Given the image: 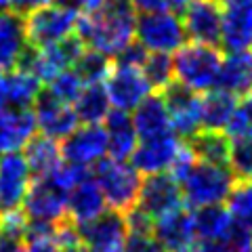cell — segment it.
<instances>
[{
	"label": "cell",
	"mask_w": 252,
	"mask_h": 252,
	"mask_svg": "<svg viewBox=\"0 0 252 252\" xmlns=\"http://www.w3.org/2000/svg\"><path fill=\"white\" fill-rule=\"evenodd\" d=\"M166 101L170 128L181 139H191L202 130V97L198 91L189 89L181 82H172L168 89L162 91Z\"/></svg>",
	"instance_id": "9c48e42d"
},
{
	"label": "cell",
	"mask_w": 252,
	"mask_h": 252,
	"mask_svg": "<svg viewBox=\"0 0 252 252\" xmlns=\"http://www.w3.org/2000/svg\"><path fill=\"white\" fill-rule=\"evenodd\" d=\"M34 114L42 135L57 141L69 137L80 124V118H78L74 105L59 101L49 89L40 91L38 99L34 101Z\"/></svg>",
	"instance_id": "9a60e30c"
},
{
	"label": "cell",
	"mask_w": 252,
	"mask_h": 252,
	"mask_svg": "<svg viewBox=\"0 0 252 252\" xmlns=\"http://www.w3.org/2000/svg\"><path fill=\"white\" fill-rule=\"evenodd\" d=\"M187 30L177 13L156 11L137 17V40L149 53H175L185 44Z\"/></svg>",
	"instance_id": "52a82bcc"
},
{
	"label": "cell",
	"mask_w": 252,
	"mask_h": 252,
	"mask_svg": "<svg viewBox=\"0 0 252 252\" xmlns=\"http://www.w3.org/2000/svg\"><path fill=\"white\" fill-rule=\"evenodd\" d=\"M217 86L235 97L252 93V53L248 49L229 53L223 59Z\"/></svg>",
	"instance_id": "7402d4cb"
},
{
	"label": "cell",
	"mask_w": 252,
	"mask_h": 252,
	"mask_svg": "<svg viewBox=\"0 0 252 252\" xmlns=\"http://www.w3.org/2000/svg\"><path fill=\"white\" fill-rule=\"evenodd\" d=\"M57 2H67V4H74L76 9H80V0H57Z\"/></svg>",
	"instance_id": "b9f144b4"
},
{
	"label": "cell",
	"mask_w": 252,
	"mask_h": 252,
	"mask_svg": "<svg viewBox=\"0 0 252 252\" xmlns=\"http://www.w3.org/2000/svg\"><path fill=\"white\" fill-rule=\"evenodd\" d=\"M51 0H11V9L15 13L23 15V17H28L30 13H34L36 9H40V6L49 4Z\"/></svg>",
	"instance_id": "74e56055"
},
{
	"label": "cell",
	"mask_w": 252,
	"mask_h": 252,
	"mask_svg": "<svg viewBox=\"0 0 252 252\" xmlns=\"http://www.w3.org/2000/svg\"><path fill=\"white\" fill-rule=\"evenodd\" d=\"M23 156H26L30 168L36 177L49 175L63 162V154L61 147L57 145V139H51L46 135L32 137L30 143L23 147Z\"/></svg>",
	"instance_id": "484cf974"
},
{
	"label": "cell",
	"mask_w": 252,
	"mask_h": 252,
	"mask_svg": "<svg viewBox=\"0 0 252 252\" xmlns=\"http://www.w3.org/2000/svg\"><path fill=\"white\" fill-rule=\"evenodd\" d=\"M130 2L141 13H156V11L183 13L191 0H130Z\"/></svg>",
	"instance_id": "e575fe53"
},
{
	"label": "cell",
	"mask_w": 252,
	"mask_h": 252,
	"mask_svg": "<svg viewBox=\"0 0 252 252\" xmlns=\"http://www.w3.org/2000/svg\"><path fill=\"white\" fill-rule=\"evenodd\" d=\"M193 223H195V233H198V242H215L231 229L233 217L220 204H215V206L195 208Z\"/></svg>",
	"instance_id": "f1b7e54d"
},
{
	"label": "cell",
	"mask_w": 252,
	"mask_h": 252,
	"mask_svg": "<svg viewBox=\"0 0 252 252\" xmlns=\"http://www.w3.org/2000/svg\"><path fill=\"white\" fill-rule=\"evenodd\" d=\"M170 172L179 181L185 204L191 208L223 204L229 198L231 189L235 185V177L229 168L198 160L191 154L189 145L181 154Z\"/></svg>",
	"instance_id": "7a4b0ae2"
},
{
	"label": "cell",
	"mask_w": 252,
	"mask_h": 252,
	"mask_svg": "<svg viewBox=\"0 0 252 252\" xmlns=\"http://www.w3.org/2000/svg\"><path fill=\"white\" fill-rule=\"evenodd\" d=\"M189 149L198 160L217 164V166H229L231 160V141L227 132L220 130H200L198 135L189 139Z\"/></svg>",
	"instance_id": "d4e9b609"
},
{
	"label": "cell",
	"mask_w": 252,
	"mask_h": 252,
	"mask_svg": "<svg viewBox=\"0 0 252 252\" xmlns=\"http://www.w3.org/2000/svg\"><path fill=\"white\" fill-rule=\"evenodd\" d=\"M132 122L141 139L170 130V116L162 93H152L132 109Z\"/></svg>",
	"instance_id": "603a6c76"
},
{
	"label": "cell",
	"mask_w": 252,
	"mask_h": 252,
	"mask_svg": "<svg viewBox=\"0 0 252 252\" xmlns=\"http://www.w3.org/2000/svg\"><path fill=\"white\" fill-rule=\"evenodd\" d=\"M28 46L26 17L15 11H0V69L17 67Z\"/></svg>",
	"instance_id": "ffe728a7"
},
{
	"label": "cell",
	"mask_w": 252,
	"mask_h": 252,
	"mask_svg": "<svg viewBox=\"0 0 252 252\" xmlns=\"http://www.w3.org/2000/svg\"><path fill=\"white\" fill-rule=\"evenodd\" d=\"M187 36L193 42L217 46L223 32V0H191L183 11Z\"/></svg>",
	"instance_id": "2e32d148"
},
{
	"label": "cell",
	"mask_w": 252,
	"mask_h": 252,
	"mask_svg": "<svg viewBox=\"0 0 252 252\" xmlns=\"http://www.w3.org/2000/svg\"><path fill=\"white\" fill-rule=\"evenodd\" d=\"M93 177L99 183L107 206L112 210L126 215L137 206L143 181H141V172L132 164H126V160H116V158H109V160L103 158L99 164H94Z\"/></svg>",
	"instance_id": "3957f363"
},
{
	"label": "cell",
	"mask_w": 252,
	"mask_h": 252,
	"mask_svg": "<svg viewBox=\"0 0 252 252\" xmlns=\"http://www.w3.org/2000/svg\"><path fill=\"white\" fill-rule=\"evenodd\" d=\"M89 252H124L128 240L126 215L107 208L103 215L86 225H78Z\"/></svg>",
	"instance_id": "4fadbf2b"
},
{
	"label": "cell",
	"mask_w": 252,
	"mask_h": 252,
	"mask_svg": "<svg viewBox=\"0 0 252 252\" xmlns=\"http://www.w3.org/2000/svg\"><path fill=\"white\" fill-rule=\"evenodd\" d=\"M107 200L103 191H101L99 183L94 181L91 172L78 181V183L69 189L67 198V217L74 220L76 225H86L101 217L107 210Z\"/></svg>",
	"instance_id": "d6986e66"
},
{
	"label": "cell",
	"mask_w": 252,
	"mask_h": 252,
	"mask_svg": "<svg viewBox=\"0 0 252 252\" xmlns=\"http://www.w3.org/2000/svg\"><path fill=\"white\" fill-rule=\"evenodd\" d=\"M61 154H63V160L74 164V166L89 168L99 164L105 158V154H109L105 126L101 124L78 126L72 135L63 139Z\"/></svg>",
	"instance_id": "5bb4252c"
},
{
	"label": "cell",
	"mask_w": 252,
	"mask_h": 252,
	"mask_svg": "<svg viewBox=\"0 0 252 252\" xmlns=\"http://www.w3.org/2000/svg\"><path fill=\"white\" fill-rule=\"evenodd\" d=\"M141 69L147 76L152 89L158 93H162L175 82V61L170 59L168 53H149Z\"/></svg>",
	"instance_id": "4dcf8cb0"
},
{
	"label": "cell",
	"mask_w": 252,
	"mask_h": 252,
	"mask_svg": "<svg viewBox=\"0 0 252 252\" xmlns=\"http://www.w3.org/2000/svg\"><path fill=\"white\" fill-rule=\"evenodd\" d=\"M172 61H175V80L202 93L217 86L223 55L212 44L191 42L181 46Z\"/></svg>",
	"instance_id": "277c9868"
},
{
	"label": "cell",
	"mask_w": 252,
	"mask_h": 252,
	"mask_svg": "<svg viewBox=\"0 0 252 252\" xmlns=\"http://www.w3.org/2000/svg\"><path fill=\"white\" fill-rule=\"evenodd\" d=\"M229 168L235 181H252V139H233Z\"/></svg>",
	"instance_id": "836d02e7"
},
{
	"label": "cell",
	"mask_w": 252,
	"mask_h": 252,
	"mask_svg": "<svg viewBox=\"0 0 252 252\" xmlns=\"http://www.w3.org/2000/svg\"><path fill=\"white\" fill-rule=\"evenodd\" d=\"M105 130H107L109 158H116V160H128V158H132L139 145V132L128 112L114 107L105 118Z\"/></svg>",
	"instance_id": "44dd1931"
},
{
	"label": "cell",
	"mask_w": 252,
	"mask_h": 252,
	"mask_svg": "<svg viewBox=\"0 0 252 252\" xmlns=\"http://www.w3.org/2000/svg\"><path fill=\"white\" fill-rule=\"evenodd\" d=\"M38 130L32 107H0V152L11 154L26 147Z\"/></svg>",
	"instance_id": "ac0fdd59"
},
{
	"label": "cell",
	"mask_w": 252,
	"mask_h": 252,
	"mask_svg": "<svg viewBox=\"0 0 252 252\" xmlns=\"http://www.w3.org/2000/svg\"><path fill=\"white\" fill-rule=\"evenodd\" d=\"M74 109L82 124H99L105 122L107 114L112 112V101L103 82L86 84L80 97L74 101Z\"/></svg>",
	"instance_id": "4316f807"
},
{
	"label": "cell",
	"mask_w": 252,
	"mask_h": 252,
	"mask_svg": "<svg viewBox=\"0 0 252 252\" xmlns=\"http://www.w3.org/2000/svg\"><path fill=\"white\" fill-rule=\"evenodd\" d=\"M11 9V0H0V11Z\"/></svg>",
	"instance_id": "60d3db41"
},
{
	"label": "cell",
	"mask_w": 252,
	"mask_h": 252,
	"mask_svg": "<svg viewBox=\"0 0 252 252\" xmlns=\"http://www.w3.org/2000/svg\"><path fill=\"white\" fill-rule=\"evenodd\" d=\"M105 89L112 101V107L122 112H132L147 94H152V84L141 67L114 63L112 72L105 78Z\"/></svg>",
	"instance_id": "8fae6325"
},
{
	"label": "cell",
	"mask_w": 252,
	"mask_h": 252,
	"mask_svg": "<svg viewBox=\"0 0 252 252\" xmlns=\"http://www.w3.org/2000/svg\"><path fill=\"white\" fill-rule=\"evenodd\" d=\"M103 2H109V0H80V11H91V9H97Z\"/></svg>",
	"instance_id": "f35d334b"
},
{
	"label": "cell",
	"mask_w": 252,
	"mask_h": 252,
	"mask_svg": "<svg viewBox=\"0 0 252 252\" xmlns=\"http://www.w3.org/2000/svg\"><path fill=\"white\" fill-rule=\"evenodd\" d=\"M124 252H166L154 233H130Z\"/></svg>",
	"instance_id": "d590c367"
},
{
	"label": "cell",
	"mask_w": 252,
	"mask_h": 252,
	"mask_svg": "<svg viewBox=\"0 0 252 252\" xmlns=\"http://www.w3.org/2000/svg\"><path fill=\"white\" fill-rule=\"evenodd\" d=\"M238 105V97L223 89L210 91L202 97V128L220 130L231 120L233 109Z\"/></svg>",
	"instance_id": "83f0119b"
},
{
	"label": "cell",
	"mask_w": 252,
	"mask_h": 252,
	"mask_svg": "<svg viewBox=\"0 0 252 252\" xmlns=\"http://www.w3.org/2000/svg\"><path fill=\"white\" fill-rule=\"evenodd\" d=\"M185 147L187 143H183V139L170 128L160 135L141 139L130 160L141 175H158V172L172 170Z\"/></svg>",
	"instance_id": "ba28073f"
},
{
	"label": "cell",
	"mask_w": 252,
	"mask_h": 252,
	"mask_svg": "<svg viewBox=\"0 0 252 252\" xmlns=\"http://www.w3.org/2000/svg\"><path fill=\"white\" fill-rule=\"evenodd\" d=\"M42 91V82L36 74L23 67H13L4 72V105L32 107Z\"/></svg>",
	"instance_id": "cb8c5ba5"
},
{
	"label": "cell",
	"mask_w": 252,
	"mask_h": 252,
	"mask_svg": "<svg viewBox=\"0 0 252 252\" xmlns=\"http://www.w3.org/2000/svg\"><path fill=\"white\" fill-rule=\"evenodd\" d=\"M80 17V9L67 2H49L26 17L28 42L32 46H46L72 36Z\"/></svg>",
	"instance_id": "8992f818"
},
{
	"label": "cell",
	"mask_w": 252,
	"mask_h": 252,
	"mask_svg": "<svg viewBox=\"0 0 252 252\" xmlns=\"http://www.w3.org/2000/svg\"><path fill=\"white\" fill-rule=\"evenodd\" d=\"M84 42L78 38V34H72L63 38L59 42L46 44V46H28V51L23 53L17 67L30 69L32 74L40 78V82L49 84L55 76L61 72L74 67L78 57L84 53Z\"/></svg>",
	"instance_id": "5b68a950"
},
{
	"label": "cell",
	"mask_w": 252,
	"mask_h": 252,
	"mask_svg": "<svg viewBox=\"0 0 252 252\" xmlns=\"http://www.w3.org/2000/svg\"><path fill=\"white\" fill-rule=\"evenodd\" d=\"M84 82L82 78L78 76L76 69H65V72H61L59 76H55L53 80L49 82V91L57 97L59 101H65V103H72L80 97V93L84 89Z\"/></svg>",
	"instance_id": "d6a6232c"
},
{
	"label": "cell",
	"mask_w": 252,
	"mask_h": 252,
	"mask_svg": "<svg viewBox=\"0 0 252 252\" xmlns=\"http://www.w3.org/2000/svg\"><path fill=\"white\" fill-rule=\"evenodd\" d=\"M154 235L166 252H195L198 233H195L193 212L179 208L164 215L154 223Z\"/></svg>",
	"instance_id": "e0dca14e"
},
{
	"label": "cell",
	"mask_w": 252,
	"mask_h": 252,
	"mask_svg": "<svg viewBox=\"0 0 252 252\" xmlns=\"http://www.w3.org/2000/svg\"><path fill=\"white\" fill-rule=\"evenodd\" d=\"M32 177L34 172L21 152H11L0 158V215L21 210Z\"/></svg>",
	"instance_id": "7c38bea8"
},
{
	"label": "cell",
	"mask_w": 252,
	"mask_h": 252,
	"mask_svg": "<svg viewBox=\"0 0 252 252\" xmlns=\"http://www.w3.org/2000/svg\"><path fill=\"white\" fill-rule=\"evenodd\" d=\"M225 128L229 139H252V93L244 94L242 101L235 105L231 120Z\"/></svg>",
	"instance_id": "1f68e13d"
},
{
	"label": "cell",
	"mask_w": 252,
	"mask_h": 252,
	"mask_svg": "<svg viewBox=\"0 0 252 252\" xmlns=\"http://www.w3.org/2000/svg\"><path fill=\"white\" fill-rule=\"evenodd\" d=\"M183 191H181L179 181L175 175L166 172H158V175H147V179L141 185L137 208L145 212L156 223L164 215H170L179 208H183Z\"/></svg>",
	"instance_id": "30bf717a"
},
{
	"label": "cell",
	"mask_w": 252,
	"mask_h": 252,
	"mask_svg": "<svg viewBox=\"0 0 252 252\" xmlns=\"http://www.w3.org/2000/svg\"><path fill=\"white\" fill-rule=\"evenodd\" d=\"M4 105V69H0V107Z\"/></svg>",
	"instance_id": "ab89813d"
},
{
	"label": "cell",
	"mask_w": 252,
	"mask_h": 252,
	"mask_svg": "<svg viewBox=\"0 0 252 252\" xmlns=\"http://www.w3.org/2000/svg\"><path fill=\"white\" fill-rule=\"evenodd\" d=\"M76 32L84 46L118 57L137 38V9L128 0H109L97 9L80 11Z\"/></svg>",
	"instance_id": "6da1fadb"
},
{
	"label": "cell",
	"mask_w": 252,
	"mask_h": 252,
	"mask_svg": "<svg viewBox=\"0 0 252 252\" xmlns=\"http://www.w3.org/2000/svg\"><path fill=\"white\" fill-rule=\"evenodd\" d=\"M21 252H63V250L55 238H36V240H28L26 248Z\"/></svg>",
	"instance_id": "8d00e7d4"
},
{
	"label": "cell",
	"mask_w": 252,
	"mask_h": 252,
	"mask_svg": "<svg viewBox=\"0 0 252 252\" xmlns=\"http://www.w3.org/2000/svg\"><path fill=\"white\" fill-rule=\"evenodd\" d=\"M112 65L114 63L109 61V57L105 53H99L94 49H89L86 46L84 53L78 57L76 61V72L78 76L82 78L84 84H97V82H103L105 78L112 72Z\"/></svg>",
	"instance_id": "f546056e"
}]
</instances>
